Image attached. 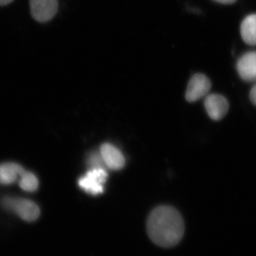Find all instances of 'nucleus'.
I'll return each mask as SVG.
<instances>
[{
  "mask_svg": "<svg viewBox=\"0 0 256 256\" xmlns=\"http://www.w3.org/2000/svg\"><path fill=\"white\" fill-rule=\"evenodd\" d=\"M250 98L252 100V104L256 106V85L254 86L250 90Z\"/></svg>",
  "mask_w": 256,
  "mask_h": 256,
  "instance_id": "obj_13",
  "label": "nucleus"
},
{
  "mask_svg": "<svg viewBox=\"0 0 256 256\" xmlns=\"http://www.w3.org/2000/svg\"><path fill=\"white\" fill-rule=\"evenodd\" d=\"M33 18L40 22H46L55 16L58 10L57 0H30Z\"/></svg>",
  "mask_w": 256,
  "mask_h": 256,
  "instance_id": "obj_5",
  "label": "nucleus"
},
{
  "mask_svg": "<svg viewBox=\"0 0 256 256\" xmlns=\"http://www.w3.org/2000/svg\"><path fill=\"white\" fill-rule=\"evenodd\" d=\"M13 0H0V6H4L11 3Z\"/></svg>",
  "mask_w": 256,
  "mask_h": 256,
  "instance_id": "obj_15",
  "label": "nucleus"
},
{
  "mask_svg": "<svg viewBox=\"0 0 256 256\" xmlns=\"http://www.w3.org/2000/svg\"><path fill=\"white\" fill-rule=\"evenodd\" d=\"M2 206L6 210H13L23 220L34 222L40 215V210L36 203L24 198L4 197L1 202Z\"/></svg>",
  "mask_w": 256,
  "mask_h": 256,
  "instance_id": "obj_2",
  "label": "nucleus"
},
{
  "mask_svg": "<svg viewBox=\"0 0 256 256\" xmlns=\"http://www.w3.org/2000/svg\"><path fill=\"white\" fill-rule=\"evenodd\" d=\"M88 164L90 166V169L104 168V165H105L100 152L92 153L90 154L88 159Z\"/></svg>",
  "mask_w": 256,
  "mask_h": 256,
  "instance_id": "obj_12",
  "label": "nucleus"
},
{
  "mask_svg": "<svg viewBox=\"0 0 256 256\" xmlns=\"http://www.w3.org/2000/svg\"><path fill=\"white\" fill-rule=\"evenodd\" d=\"M107 178L108 173L104 168L90 169L86 174L80 178L78 185L90 194H100L104 191V184Z\"/></svg>",
  "mask_w": 256,
  "mask_h": 256,
  "instance_id": "obj_3",
  "label": "nucleus"
},
{
  "mask_svg": "<svg viewBox=\"0 0 256 256\" xmlns=\"http://www.w3.org/2000/svg\"><path fill=\"white\" fill-rule=\"evenodd\" d=\"M240 35L247 44L256 45V14L248 15L242 20L240 24Z\"/></svg>",
  "mask_w": 256,
  "mask_h": 256,
  "instance_id": "obj_10",
  "label": "nucleus"
},
{
  "mask_svg": "<svg viewBox=\"0 0 256 256\" xmlns=\"http://www.w3.org/2000/svg\"><path fill=\"white\" fill-rule=\"evenodd\" d=\"M204 107L210 118L220 120L223 118L228 110V102L220 94L207 95L204 100Z\"/></svg>",
  "mask_w": 256,
  "mask_h": 256,
  "instance_id": "obj_6",
  "label": "nucleus"
},
{
  "mask_svg": "<svg viewBox=\"0 0 256 256\" xmlns=\"http://www.w3.org/2000/svg\"><path fill=\"white\" fill-rule=\"evenodd\" d=\"M100 153L105 166L112 170L122 169L124 166V154L112 144L106 143L100 146Z\"/></svg>",
  "mask_w": 256,
  "mask_h": 256,
  "instance_id": "obj_7",
  "label": "nucleus"
},
{
  "mask_svg": "<svg viewBox=\"0 0 256 256\" xmlns=\"http://www.w3.org/2000/svg\"><path fill=\"white\" fill-rule=\"evenodd\" d=\"M20 178V186L24 191L33 192L38 188V178L33 173L25 172Z\"/></svg>",
  "mask_w": 256,
  "mask_h": 256,
  "instance_id": "obj_11",
  "label": "nucleus"
},
{
  "mask_svg": "<svg viewBox=\"0 0 256 256\" xmlns=\"http://www.w3.org/2000/svg\"><path fill=\"white\" fill-rule=\"evenodd\" d=\"M236 68L242 80L245 82L256 80V52L244 54L237 62Z\"/></svg>",
  "mask_w": 256,
  "mask_h": 256,
  "instance_id": "obj_8",
  "label": "nucleus"
},
{
  "mask_svg": "<svg viewBox=\"0 0 256 256\" xmlns=\"http://www.w3.org/2000/svg\"><path fill=\"white\" fill-rule=\"evenodd\" d=\"M146 230L156 245L170 248L176 246L182 238L184 224L178 210L169 206H160L148 217Z\"/></svg>",
  "mask_w": 256,
  "mask_h": 256,
  "instance_id": "obj_1",
  "label": "nucleus"
},
{
  "mask_svg": "<svg viewBox=\"0 0 256 256\" xmlns=\"http://www.w3.org/2000/svg\"><path fill=\"white\" fill-rule=\"evenodd\" d=\"M214 1L216 2L220 3V4H232L235 3L237 0H214Z\"/></svg>",
  "mask_w": 256,
  "mask_h": 256,
  "instance_id": "obj_14",
  "label": "nucleus"
},
{
  "mask_svg": "<svg viewBox=\"0 0 256 256\" xmlns=\"http://www.w3.org/2000/svg\"><path fill=\"white\" fill-rule=\"evenodd\" d=\"M212 88L210 79L202 74H196L190 79L185 98L188 102H195L208 95Z\"/></svg>",
  "mask_w": 256,
  "mask_h": 256,
  "instance_id": "obj_4",
  "label": "nucleus"
},
{
  "mask_svg": "<svg viewBox=\"0 0 256 256\" xmlns=\"http://www.w3.org/2000/svg\"><path fill=\"white\" fill-rule=\"evenodd\" d=\"M21 165L16 163H4L0 164V184H11L16 181L18 176L25 172Z\"/></svg>",
  "mask_w": 256,
  "mask_h": 256,
  "instance_id": "obj_9",
  "label": "nucleus"
}]
</instances>
